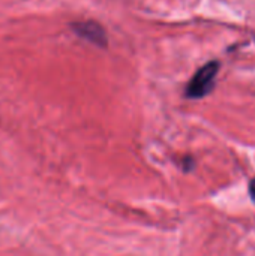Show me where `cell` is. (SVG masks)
<instances>
[{"mask_svg":"<svg viewBox=\"0 0 255 256\" xmlns=\"http://www.w3.org/2000/svg\"><path fill=\"white\" fill-rule=\"evenodd\" d=\"M219 68H221V64L216 60H212V62L206 63L204 66H201L194 74L191 81L188 82V86L185 88V96L189 99H201V98L207 96L215 87V81H216Z\"/></svg>","mask_w":255,"mask_h":256,"instance_id":"obj_1","label":"cell"},{"mask_svg":"<svg viewBox=\"0 0 255 256\" xmlns=\"http://www.w3.org/2000/svg\"><path fill=\"white\" fill-rule=\"evenodd\" d=\"M75 34L96 46L105 48L108 45V38L104 27L96 21H75L71 24Z\"/></svg>","mask_w":255,"mask_h":256,"instance_id":"obj_2","label":"cell"},{"mask_svg":"<svg viewBox=\"0 0 255 256\" xmlns=\"http://www.w3.org/2000/svg\"><path fill=\"white\" fill-rule=\"evenodd\" d=\"M182 164H183V170H185L186 172L192 171L194 166H195V162H194V159H192L191 156H185L183 160H182Z\"/></svg>","mask_w":255,"mask_h":256,"instance_id":"obj_3","label":"cell"},{"mask_svg":"<svg viewBox=\"0 0 255 256\" xmlns=\"http://www.w3.org/2000/svg\"><path fill=\"white\" fill-rule=\"evenodd\" d=\"M248 190H249V196H251V200L254 201V204H255V178H252V180L249 182Z\"/></svg>","mask_w":255,"mask_h":256,"instance_id":"obj_4","label":"cell"}]
</instances>
